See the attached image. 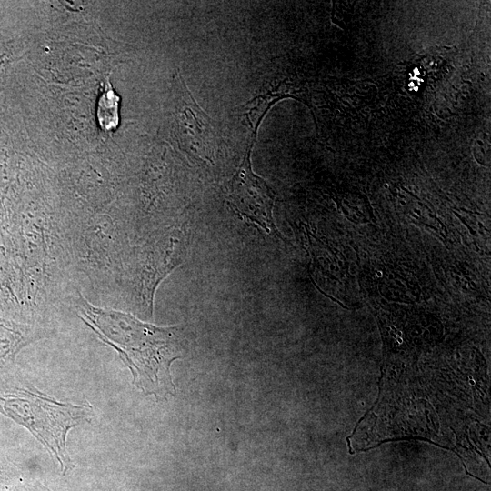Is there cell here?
I'll list each match as a JSON object with an SVG mask.
<instances>
[{
	"label": "cell",
	"instance_id": "obj_1",
	"mask_svg": "<svg viewBox=\"0 0 491 491\" xmlns=\"http://www.w3.org/2000/svg\"><path fill=\"white\" fill-rule=\"evenodd\" d=\"M77 307L80 318L117 351L131 370L136 387L156 396L175 393L169 367L179 358L175 327L155 326L130 314L95 306L81 294Z\"/></svg>",
	"mask_w": 491,
	"mask_h": 491
},
{
	"label": "cell",
	"instance_id": "obj_2",
	"mask_svg": "<svg viewBox=\"0 0 491 491\" xmlns=\"http://www.w3.org/2000/svg\"><path fill=\"white\" fill-rule=\"evenodd\" d=\"M0 401L2 410L48 447L64 470L71 466L65 437L71 427L85 419L87 413L85 406L57 402L37 391L25 389L5 395Z\"/></svg>",
	"mask_w": 491,
	"mask_h": 491
},
{
	"label": "cell",
	"instance_id": "obj_3",
	"mask_svg": "<svg viewBox=\"0 0 491 491\" xmlns=\"http://www.w3.org/2000/svg\"><path fill=\"white\" fill-rule=\"evenodd\" d=\"M228 202L237 214L257 224L266 233L278 234L272 215L275 195L266 180L252 170L251 147L230 181Z\"/></svg>",
	"mask_w": 491,
	"mask_h": 491
},
{
	"label": "cell",
	"instance_id": "obj_4",
	"mask_svg": "<svg viewBox=\"0 0 491 491\" xmlns=\"http://www.w3.org/2000/svg\"><path fill=\"white\" fill-rule=\"evenodd\" d=\"M176 97V130L183 146L203 157L213 155L217 135L211 118L196 104L180 78Z\"/></svg>",
	"mask_w": 491,
	"mask_h": 491
},
{
	"label": "cell",
	"instance_id": "obj_5",
	"mask_svg": "<svg viewBox=\"0 0 491 491\" xmlns=\"http://www.w3.org/2000/svg\"><path fill=\"white\" fill-rule=\"evenodd\" d=\"M119 101L120 97L114 92L108 81L97 105L98 124L105 131H113L118 125Z\"/></svg>",
	"mask_w": 491,
	"mask_h": 491
}]
</instances>
